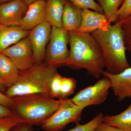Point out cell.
Returning a JSON list of instances; mask_svg holds the SVG:
<instances>
[{
  "mask_svg": "<svg viewBox=\"0 0 131 131\" xmlns=\"http://www.w3.org/2000/svg\"><path fill=\"white\" fill-rule=\"evenodd\" d=\"M68 32L70 50L65 66L76 70L85 69L88 74L99 79L105 66L97 42L90 33Z\"/></svg>",
  "mask_w": 131,
  "mask_h": 131,
  "instance_id": "cell-1",
  "label": "cell"
},
{
  "mask_svg": "<svg viewBox=\"0 0 131 131\" xmlns=\"http://www.w3.org/2000/svg\"><path fill=\"white\" fill-rule=\"evenodd\" d=\"M122 24V20H118L107 30L99 29L90 33L100 48L107 72L112 74L130 67L126 58Z\"/></svg>",
  "mask_w": 131,
  "mask_h": 131,
  "instance_id": "cell-2",
  "label": "cell"
},
{
  "mask_svg": "<svg viewBox=\"0 0 131 131\" xmlns=\"http://www.w3.org/2000/svg\"><path fill=\"white\" fill-rule=\"evenodd\" d=\"M11 109L19 122L31 125H42L58 108L61 100H55L48 95L37 93L13 98Z\"/></svg>",
  "mask_w": 131,
  "mask_h": 131,
  "instance_id": "cell-3",
  "label": "cell"
},
{
  "mask_svg": "<svg viewBox=\"0 0 131 131\" xmlns=\"http://www.w3.org/2000/svg\"><path fill=\"white\" fill-rule=\"evenodd\" d=\"M57 69L45 63H36L30 69L20 71L16 82L3 94L11 98L37 93L49 96L50 82Z\"/></svg>",
  "mask_w": 131,
  "mask_h": 131,
  "instance_id": "cell-4",
  "label": "cell"
},
{
  "mask_svg": "<svg viewBox=\"0 0 131 131\" xmlns=\"http://www.w3.org/2000/svg\"><path fill=\"white\" fill-rule=\"evenodd\" d=\"M83 109L75 105L71 99H61L58 108L42 123L41 128L45 131H62L68 124L80 121Z\"/></svg>",
  "mask_w": 131,
  "mask_h": 131,
  "instance_id": "cell-5",
  "label": "cell"
},
{
  "mask_svg": "<svg viewBox=\"0 0 131 131\" xmlns=\"http://www.w3.org/2000/svg\"><path fill=\"white\" fill-rule=\"evenodd\" d=\"M49 42L46 51L45 63L56 68L65 65L69 54L68 32L62 28L51 27Z\"/></svg>",
  "mask_w": 131,
  "mask_h": 131,
  "instance_id": "cell-6",
  "label": "cell"
},
{
  "mask_svg": "<svg viewBox=\"0 0 131 131\" xmlns=\"http://www.w3.org/2000/svg\"><path fill=\"white\" fill-rule=\"evenodd\" d=\"M110 88V80L104 77L95 84L80 90L71 100L75 105L84 108L100 105L106 100Z\"/></svg>",
  "mask_w": 131,
  "mask_h": 131,
  "instance_id": "cell-7",
  "label": "cell"
},
{
  "mask_svg": "<svg viewBox=\"0 0 131 131\" xmlns=\"http://www.w3.org/2000/svg\"><path fill=\"white\" fill-rule=\"evenodd\" d=\"M1 53L9 58L20 71L27 70L36 63L28 37L5 49Z\"/></svg>",
  "mask_w": 131,
  "mask_h": 131,
  "instance_id": "cell-8",
  "label": "cell"
},
{
  "mask_svg": "<svg viewBox=\"0 0 131 131\" xmlns=\"http://www.w3.org/2000/svg\"><path fill=\"white\" fill-rule=\"evenodd\" d=\"M51 26L45 21L30 31L28 37L30 42L36 63H41L45 60L46 47L50 37Z\"/></svg>",
  "mask_w": 131,
  "mask_h": 131,
  "instance_id": "cell-9",
  "label": "cell"
},
{
  "mask_svg": "<svg viewBox=\"0 0 131 131\" xmlns=\"http://www.w3.org/2000/svg\"><path fill=\"white\" fill-rule=\"evenodd\" d=\"M28 6L22 0H12L0 5V24L19 26Z\"/></svg>",
  "mask_w": 131,
  "mask_h": 131,
  "instance_id": "cell-10",
  "label": "cell"
},
{
  "mask_svg": "<svg viewBox=\"0 0 131 131\" xmlns=\"http://www.w3.org/2000/svg\"><path fill=\"white\" fill-rule=\"evenodd\" d=\"M102 75L110 80L111 88L119 101L131 98V67L117 74L104 71Z\"/></svg>",
  "mask_w": 131,
  "mask_h": 131,
  "instance_id": "cell-11",
  "label": "cell"
},
{
  "mask_svg": "<svg viewBox=\"0 0 131 131\" xmlns=\"http://www.w3.org/2000/svg\"><path fill=\"white\" fill-rule=\"evenodd\" d=\"M81 16V25L75 32L91 33L99 29L107 30L111 25L103 14L89 9H82Z\"/></svg>",
  "mask_w": 131,
  "mask_h": 131,
  "instance_id": "cell-12",
  "label": "cell"
},
{
  "mask_svg": "<svg viewBox=\"0 0 131 131\" xmlns=\"http://www.w3.org/2000/svg\"><path fill=\"white\" fill-rule=\"evenodd\" d=\"M46 2L45 1H37L29 5L19 26L26 30L30 31L46 21Z\"/></svg>",
  "mask_w": 131,
  "mask_h": 131,
  "instance_id": "cell-13",
  "label": "cell"
},
{
  "mask_svg": "<svg viewBox=\"0 0 131 131\" xmlns=\"http://www.w3.org/2000/svg\"><path fill=\"white\" fill-rule=\"evenodd\" d=\"M30 31L19 26H7L0 24V53L12 45L28 37Z\"/></svg>",
  "mask_w": 131,
  "mask_h": 131,
  "instance_id": "cell-14",
  "label": "cell"
},
{
  "mask_svg": "<svg viewBox=\"0 0 131 131\" xmlns=\"http://www.w3.org/2000/svg\"><path fill=\"white\" fill-rule=\"evenodd\" d=\"M81 9L68 0L62 17V27L68 32L76 31L81 21Z\"/></svg>",
  "mask_w": 131,
  "mask_h": 131,
  "instance_id": "cell-15",
  "label": "cell"
},
{
  "mask_svg": "<svg viewBox=\"0 0 131 131\" xmlns=\"http://www.w3.org/2000/svg\"><path fill=\"white\" fill-rule=\"evenodd\" d=\"M20 71L12 60L6 56L0 53V80L7 89L17 81Z\"/></svg>",
  "mask_w": 131,
  "mask_h": 131,
  "instance_id": "cell-16",
  "label": "cell"
},
{
  "mask_svg": "<svg viewBox=\"0 0 131 131\" xmlns=\"http://www.w3.org/2000/svg\"><path fill=\"white\" fill-rule=\"evenodd\" d=\"M68 0H47L46 21L51 27H62V17L66 3Z\"/></svg>",
  "mask_w": 131,
  "mask_h": 131,
  "instance_id": "cell-17",
  "label": "cell"
},
{
  "mask_svg": "<svg viewBox=\"0 0 131 131\" xmlns=\"http://www.w3.org/2000/svg\"><path fill=\"white\" fill-rule=\"evenodd\" d=\"M102 122L124 131H131V104L126 110L119 114L103 116Z\"/></svg>",
  "mask_w": 131,
  "mask_h": 131,
  "instance_id": "cell-18",
  "label": "cell"
},
{
  "mask_svg": "<svg viewBox=\"0 0 131 131\" xmlns=\"http://www.w3.org/2000/svg\"><path fill=\"white\" fill-rule=\"evenodd\" d=\"M102 8L103 14L110 23L118 20L117 12L124 0H96Z\"/></svg>",
  "mask_w": 131,
  "mask_h": 131,
  "instance_id": "cell-19",
  "label": "cell"
},
{
  "mask_svg": "<svg viewBox=\"0 0 131 131\" xmlns=\"http://www.w3.org/2000/svg\"><path fill=\"white\" fill-rule=\"evenodd\" d=\"M76 85V81L74 78L63 77L61 82L60 100L66 98L74 93Z\"/></svg>",
  "mask_w": 131,
  "mask_h": 131,
  "instance_id": "cell-20",
  "label": "cell"
},
{
  "mask_svg": "<svg viewBox=\"0 0 131 131\" xmlns=\"http://www.w3.org/2000/svg\"><path fill=\"white\" fill-rule=\"evenodd\" d=\"M103 117V114L100 113L86 124L81 125L78 122H76V126L75 127L65 131H94L98 126L102 122Z\"/></svg>",
  "mask_w": 131,
  "mask_h": 131,
  "instance_id": "cell-21",
  "label": "cell"
},
{
  "mask_svg": "<svg viewBox=\"0 0 131 131\" xmlns=\"http://www.w3.org/2000/svg\"><path fill=\"white\" fill-rule=\"evenodd\" d=\"M63 77L57 71L52 76L49 85V96L60 99L61 82Z\"/></svg>",
  "mask_w": 131,
  "mask_h": 131,
  "instance_id": "cell-22",
  "label": "cell"
},
{
  "mask_svg": "<svg viewBox=\"0 0 131 131\" xmlns=\"http://www.w3.org/2000/svg\"><path fill=\"white\" fill-rule=\"evenodd\" d=\"M122 21V32L126 49L131 54V15Z\"/></svg>",
  "mask_w": 131,
  "mask_h": 131,
  "instance_id": "cell-23",
  "label": "cell"
},
{
  "mask_svg": "<svg viewBox=\"0 0 131 131\" xmlns=\"http://www.w3.org/2000/svg\"><path fill=\"white\" fill-rule=\"evenodd\" d=\"M74 5L81 9H91L94 11L103 14L102 8L94 0H69Z\"/></svg>",
  "mask_w": 131,
  "mask_h": 131,
  "instance_id": "cell-24",
  "label": "cell"
},
{
  "mask_svg": "<svg viewBox=\"0 0 131 131\" xmlns=\"http://www.w3.org/2000/svg\"><path fill=\"white\" fill-rule=\"evenodd\" d=\"M18 123V121L14 115L0 118V131H9Z\"/></svg>",
  "mask_w": 131,
  "mask_h": 131,
  "instance_id": "cell-25",
  "label": "cell"
},
{
  "mask_svg": "<svg viewBox=\"0 0 131 131\" xmlns=\"http://www.w3.org/2000/svg\"><path fill=\"white\" fill-rule=\"evenodd\" d=\"M131 15V0H124L117 12V20H124Z\"/></svg>",
  "mask_w": 131,
  "mask_h": 131,
  "instance_id": "cell-26",
  "label": "cell"
},
{
  "mask_svg": "<svg viewBox=\"0 0 131 131\" xmlns=\"http://www.w3.org/2000/svg\"><path fill=\"white\" fill-rule=\"evenodd\" d=\"M9 131H34L33 126L26 123L19 122Z\"/></svg>",
  "mask_w": 131,
  "mask_h": 131,
  "instance_id": "cell-27",
  "label": "cell"
},
{
  "mask_svg": "<svg viewBox=\"0 0 131 131\" xmlns=\"http://www.w3.org/2000/svg\"><path fill=\"white\" fill-rule=\"evenodd\" d=\"M13 102V98H9L0 92V104L11 109Z\"/></svg>",
  "mask_w": 131,
  "mask_h": 131,
  "instance_id": "cell-28",
  "label": "cell"
},
{
  "mask_svg": "<svg viewBox=\"0 0 131 131\" xmlns=\"http://www.w3.org/2000/svg\"><path fill=\"white\" fill-rule=\"evenodd\" d=\"M94 131H124L121 129L115 128L102 122Z\"/></svg>",
  "mask_w": 131,
  "mask_h": 131,
  "instance_id": "cell-29",
  "label": "cell"
},
{
  "mask_svg": "<svg viewBox=\"0 0 131 131\" xmlns=\"http://www.w3.org/2000/svg\"><path fill=\"white\" fill-rule=\"evenodd\" d=\"M13 115V113L11 109L0 104V118Z\"/></svg>",
  "mask_w": 131,
  "mask_h": 131,
  "instance_id": "cell-30",
  "label": "cell"
},
{
  "mask_svg": "<svg viewBox=\"0 0 131 131\" xmlns=\"http://www.w3.org/2000/svg\"><path fill=\"white\" fill-rule=\"evenodd\" d=\"M25 3H26L28 6L30 5L32 3L35 2L37 1H45L47 0H22Z\"/></svg>",
  "mask_w": 131,
  "mask_h": 131,
  "instance_id": "cell-31",
  "label": "cell"
},
{
  "mask_svg": "<svg viewBox=\"0 0 131 131\" xmlns=\"http://www.w3.org/2000/svg\"><path fill=\"white\" fill-rule=\"evenodd\" d=\"M6 89H7L4 86V85L2 84L1 81L0 80V92L3 93L6 91Z\"/></svg>",
  "mask_w": 131,
  "mask_h": 131,
  "instance_id": "cell-32",
  "label": "cell"
},
{
  "mask_svg": "<svg viewBox=\"0 0 131 131\" xmlns=\"http://www.w3.org/2000/svg\"><path fill=\"white\" fill-rule=\"evenodd\" d=\"M12 0H0V5L3 4V3H6L9 2L10 1Z\"/></svg>",
  "mask_w": 131,
  "mask_h": 131,
  "instance_id": "cell-33",
  "label": "cell"
}]
</instances>
